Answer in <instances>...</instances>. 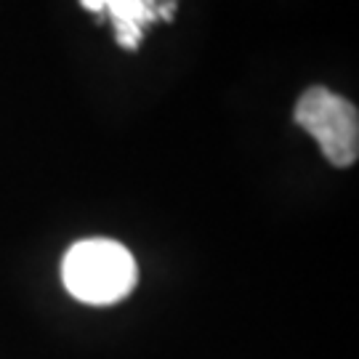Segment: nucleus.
Masks as SVG:
<instances>
[{"label": "nucleus", "instance_id": "f257e3e1", "mask_svg": "<svg viewBox=\"0 0 359 359\" xmlns=\"http://www.w3.org/2000/svg\"><path fill=\"white\" fill-rule=\"evenodd\" d=\"M62 280L72 298L90 306L123 301L139 283V269L126 245L115 240H83L67 250Z\"/></svg>", "mask_w": 359, "mask_h": 359}, {"label": "nucleus", "instance_id": "f03ea898", "mask_svg": "<svg viewBox=\"0 0 359 359\" xmlns=\"http://www.w3.org/2000/svg\"><path fill=\"white\" fill-rule=\"evenodd\" d=\"M295 123L311 133L322 154L335 168H348L359 157L357 107L333 90L314 86L295 104Z\"/></svg>", "mask_w": 359, "mask_h": 359}, {"label": "nucleus", "instance_id": "7ed1b4c3", "mask_svg": "<svg viewBox=\"0 0 359 359\" xmlns=\"http://www.w3.org/2000/svg\"><path fill=\"white\" fill-rule=\"evenodd\" d=\"M160 3L163 0H80L83 8L90 13H107L115 27L117 46L136 51L142 46V29L160 19Z\"/></svg>", "mask_w": 359, "mask_h": 359}]
</instances>
